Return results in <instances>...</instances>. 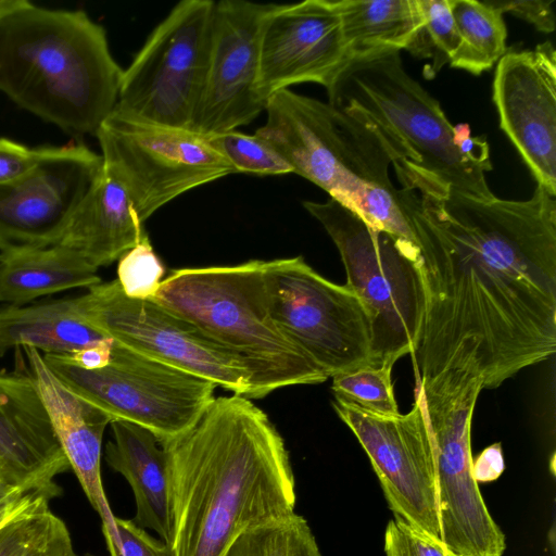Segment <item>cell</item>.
Wrapping results in <instances>:
<instances>
[{"label": "cell", "mask_w": 556, "mask_h": 556, "mask_svg": "<svg viewBox=\"0 0 556 556\" xmlns=\"http://www.w3.org/2000/svg\"><path fill=\"white\" fill-rule=\"evenodd\" d=\"M59 382L106 414L150 430L167 443L188 431L215 399L217 386L115 342L110 363L85 369L65 354H42Z\"/></svg>", "instance_id": "9"}, {"label": "cell", "mask_w": 556, "mask_h": 556, "mask_svg": "<svg viewBox=\"0 0 556 556\" xmlns=\"http://www.w3.org/2000/svg\"><path fill=\"white\" fill-rule=\"evenodd\" d=\"M24 350L29 374L37 384L70 468L101 517L103 534L112 556L119 549L121 542L101 478L102 440L112 420L102 410L68 392L47 367L38 350Z\"/></svg>", "instance_id": "19"}, {"label": "cell", "mask_w": 556, "mask_h": 556, "mask_svg": "<svg viewBox=\"0 0 556 556\" xmlns=\"http://www.w3.org/2000/svg\"><path fill=\"white\" fill-rule=\"evenodd\" d=\"M393 365L368 362L334 375L336 401L379 416L399 415L391 378Z\"/></svg>", "instance_id": "28"}, {"label": "cell", "mask_w": 556, "mask_h": 556, "mask_svg": "<svg viewBox=\"0 0 556 556\" xmlns=\"http://www.w3.org/2000/svg\"><path fill=\"white\" fill-rule=\"evenodd\" d=\"M75 304L89 324L116 343L247 396L248 375L232 358L154 300L127 296L117 279L88 288L75 296Z\"/></svg>", "instance_id": "13"}, {"label": "cell", "mask_w": 556, "mask_h": 556, "mask_svg": "<svg viewBox=\"0 0 556 556\" xmlns=\"http://www.w3.org/2000/svg\"><path fill=\"white\" fill-rule=\"evenodd\" d=\"M450 4L460 37L451 66L473 75L489 71L507 51L503 14L484 1L450 0Z\"/></svg>", "instance_id": "26"}, {"label": "cell", "mask_w": 556, "mask_h": 556, "mask_svg": "<svg viewBox=\"0 0 556 556\" xmlns=\"http://www.w3.org/2000/svg\"><path fill=\"white\" fill-rule=\"evenodd\" d=\"M146 235L125 189L102 165L56 244L78 252L99 269L118 261Z\"/></svg>", "instance_id": "22"}, {"label": "cell", "mask_w": 556, "mask_h": 556, "mask_svg": "<svg viewBox=\"0 0 556 556\" xmlns=\"http://www.w3.org/2000/svg\"><path fill=\"white\" fill-rule=\"evenodd\" d=\"M102 165L84 144L51 147L30 172L0 185V252L56 244Z\"/></svg>", "instance_id": "16"}, {"label": "cell", "mask_w": 556, "mask_h": 556, "mask_svg": "<svg viewBox=\"0 0 556 556\" xmlns=\"http://www.w3.org/2000/svg\"><path fill=\"white\" fill-rule=\"evenodd\" d=\"M224 556H323L307 520L293 514L249 530L237 538Z\"/></svg>", "instance_id": "27"}, {"label": "cell", "mask_w": 556, "mask_h": 556, "mask_svg": "<svg viewBox=\"0 0 556 556\" xmlns=\"http://www.w3.org/2000/svg\"><path fill=\"white\" fill-rule=\"evenodd\" d=\"M115 341L109 339L108 341L81 350L74 354H65L74 364L85 369H99L106 366L112 356V350Z\"/></svg>", "instance_id": "39"}, {"label": "cell", "mask_w": 556, "mask_h": 556, "mask_svg": "<svg viewBox=\"0 0 556 556\" xmlns=\"http://www.w3.org/2000/svg\"><path fill=\"white\" fill-rule=\"evenodd\" d=\"M162 445L173 556H224L242 533L294 514L289 452L250 399L215 397L188 431Z\"/></svg>", "instance_id": "2"}, {"label": "cell", "mask_w": 556, "mask_h": 556, "mask_svg": "<svg viewBox=\"0 0 556 556\" xmlns=\"http://www.w3.org/2000/svg\"><path fill=\"white\" fill-rule=\"evenodd\" d=\"M432 438L442 543L455 556H503L505 535L472 472L471 420L481 375L463 367L416 379Z\"/></svg>", "instance_id": "8"}, {"label": "cell", "mask_w": 556, "mask_h": 556, "mask_svg": "<svg viewBox=\"0 0 556 556\" xmlns=\"http://www.w3.org/2000/svg\"><path fill=\"white\" fill-rule=\"evenodd\" d=\"M270 315L328 377L371 362L370 321L357 295L302 256L264 261Z\"/></svg>", "instance_id": "11"}, {"label": "cell", "mask_w": 556, "mask_h": 556, "mask_svg": "<svg viewBox=\"0 0 556 556\" xmlns=\"http://www.w3.org/2000/svg\"><path fill=\"white\" fill-rule=\"evenodd\" d=\"M0 466L43 484L70 468L30 374L0 369Z\"/></svg>", "instance_id": "20"}, {"label": "cell", "mask_w": 556, "mask_h": 556, "mask_svg": "<svg viewBox=\"0 0 556 556\" xmlns=\"http://www.w3.org/2000/svg\"><path fill=\"white\" fill-rule=\"evenodd\" d=\"M349 64L337 1L270 4L260 45L258 91L266 102L301 83L329 90Z\"/></svg>", "instance_id": "17"}, {"label": "cell", "mask_w": 556, "mask_h": 556, "mask_svg": "<svg viewBox=\"0 0 556 556\" xmlns=\"http://www.w3.org/2000/svg\"><path fill=\"white\" fill-rule=\"evenodd\" d=\"M76 556V555H75ZM85 556H91V555H85Z\"/></svg>", "instance_id": "42"}, {"label": "cell", "mask_w": 556, "mask_h": 556, "mask_svg": "<svg viewBox=\"0 0 556 556\" xmlns=\"http://www.w3.org/2000/svg\"><path fill=\"white\" fill-rule=\"evenodd\" d=\"M269 7L247 0L215 1L205 81L190 130L206 136L238 129L264 112L260 45Z\"/></svg>", "instance_id": "15"}, {"label": "cell", "mask_w": 556, "mask_h": 556, "mask_svg": "<svg viewBox=\"0 0 556 556\" xmlns=\"http://www.w3.org/2000/svg\"><path fill=\"white\" fill-rule=\"evenodd\" d=\"M424 26L408 50L416 56L441 58L450 62L460 46V37L451 10L450 0H418Z\"/></svg>", "instance_id": "31"}, {"label": "cell", "mask_w": 556, "mask_h": 556, "mask_svg": "<svg viewBox=\"0 0 556 556\" xmlns=\"http://www.w3.org/2000/svg\"><path fill=\"white\" fill-rule=\"evenodd\" d=\"M255 135L296 174L315 184L370 227L417 245L400 189L389 177L399 157L364 119L329 102L282 89L265 105Z\"/></svg>", "instance_id": "4"}, {"label": "cell", "mask_w": 556, "mask_h": 556, "mask_svg": "<svg viewBox=\"0 0 556 556\" xmlns=\"http://www.w3.org/2000/svg\"><path fill=\"white\" fill-rule=\"evenodd\" d=\"M72 540L50 508L22 516L0 529V556H40Z\"/></svg>", "instance_id": "30"}, {"label": "cell", "mask_w": 556, "mask_h": 556, "mask_svg": "<svg viewBox=\"0 0 556 556\" xmlns=\"http://www.w3.org/2000/svg\"><path fill=\"white\" fill-rule=\"evenodd\" d=\"M383 551L386 556H455L442 542L397 518L387 525Z\"/></svg>", "instance_id": "34"}, {"label": "cell", "mask_w": 556, "mask_h": 556, "mask_svg": "<svg viewBox=\"0 0 556 556\" xmlns=\"http://www.w3.org/2000/svg\"><path fill=\"white\" fill-rule=\"evenodd\" d=\"M121 546L114 556H173L169 546L152 538L132 520L115 517Z\"/></svg>", "instance_id": "36"}, {"label": "cell", "mask_w": 556, "mask_h": 556, "mask_svg": "<svg viewBox=\"0 0 556 556\" xmlns=\"http://www.w3.org/2000/svg\"><path fill=\"white\" fill-rule=\"evenodd\" d=\"M329 103L374 126L399 160L393 167L429 176L482 201L495 198L490 159L470 157L453 142V125L439 101L405 70L400 52L351 63L327 90Z\"/></svg>", "instance_id": "6"}, {"label": "cell", "mask_w": 556, "mask_h": 556, "mask_svg": "<svg viewBox=\"0 0 556 556\" xmlns=\"http://www.w3.org/2000/svg\"><path fill=\"white\" fill-rule=\"evenodd\" d=\"M500 127L538 185L556 197V52L551 41L506 52L493 79Z\"/></svg>", "instance_id": "18"}, {"label": "cell", "mask_w": 556, "mask_h": 556, "mask_svg": "<svg viewBox=\"0 0 556 556\" xmlns=\"http://www.w3.org/2000/svg\"><path fill=\"white\" fill-rule=\"evenodd\" d=\"M215 1L182 0L124 70L116 111L190 129L203 90Z\"/></svg>", "instance_id": "12"}, {"label": "cell", "mask_w": 556, "mask_h": 556, "mask_svg": "<svg viewBox=\"0 0 556 556\" xmlns=\"http://www.w3.org/2000/svg\"><path fill=\"white\" fill-rule=\"evenodd\" d=\"M78 252L54 244L0 252V302L22 306L48 294L101 282Z\"/></svg>", "instance_id": "24"}, {"label": "cell", "mask_w": 556, "mask_h": 556, "mask_svg": "<svg viewBox=\"0 0 556 556\" xmlns=\"http://www.w3.org/2000/svg\"><path fill=\"white\" fill-rule=\"evenodd\" d=\"M51 147L29 148L0 138V185L10 182L36 167L50 152Z\"/></svg>", "instance_id": "35"}, {"label": "cell", "mask_w": 556, "mask_h": 556, "mask_svg": "<svg viewBox=\"0 0 556 556\" xmlns=\"http://www.w3.org/2000/svg\"><path fill=\"white\" fill-rule=\"evenodd\" d=\"M123 72L105 29L84 11L31 3L0 21V91L73 136L96 135Z\"/></svg>", "instance_id": "3"}, {"label": "cell", "mask_w": 556, "mask_h": 556, "mask_svg": "<svg viewBox=\"0 0 556 556\" xmlns=\"http://www.w3.org/2000/svg\"><path fill=\"white\" fill-rule=\"evenodd\" d=\"M504 470L501 444L486 447L477 459H472V472L477 482L496 479Z\"/></svg>", "instance_id": "38"}, {"label": "cell", "mask_w": 556, "mask_h": 556, "mask_svg": "<svg viewBox=\"0 0 556 556\" xmlns=\"http://www.w3.org/2000/svg\"><path fill=\"white\" fill-rule=\"evenodd\" d=\"M336 244L348 286L359 299L370 321L371 362L395 363L419 342L426 292L416 244L370 227L329 198L304 201Z\"/></svg>", "instance_id": "7"}, {"label": "cell", "mask_w": 556, "mask_h": 556, "mask_svg": "<svg viewBox=\"0 0 556 556\" xmlns=\"http://www.w3.org/2000/svg\"><path fill=\"white\" fill-rule=\"evenodd\" d=\"M332 406L368 455L394 518L442 542L435 455L419 391L412 409L395 416Z\"/></svg>", "instance_id": "14"}, {"label": "cell", "mask_w": 556, "mask_h": 556, "mask_svg": "<svg viewBox=\"0 0 556 556\" xmlns=\"http://www.w3.org/2000/svg\"><path fill=\"white\" fill-rule=\"evenodd\" d=\"M426 292L410 354L424 382L463 367L495 389L556 350V197L482 201L395 170Z\"/></svg>", "instance_id": "1"}, {"label": "cell", "mask_w": 556, "mask_h": 556, "mask_svg": "<svg viewBox=\"0 0 556 556\" xmlns=\"http://www.w3.org/2000/svg\"><path fill=\"white\" fill-rule=\"evenodd\" d=\"M165 268L148 235L118 258L117 280L129 298L151 299L157 291Z\"/></svg>", "instance_id": "32"}, {"label": "cell", "mask_w": 556, "mask_h": 556, "mask_svg": "<svg viewBox=\"0 0 556 556\" xmlns=\"http://www.w3.org/2000/svg\"><path fill=\"white\" fill-rule=\"evenodd\" d=\"M235 173L258 176L292 174L285 159L265 140L237 129L204 136Z\"/></svg>", "instance_id": "29"}, {"label": "cell", "mask_w": 556, "mask_h": 556, "mask_svg": "<svg viewBox=\"0 0 556 556\" xmlns=\"http://www.w3.org/2000/svg\"><path fill=\"white\" fill-rule=\"evenodd\" d=\"M337 2L350 64L402 49L408 50L424 26L418 0Z\"/></svg>", "instance_id": "25"}, {"label": "cell", "mask_w": 556, "mask_h": 556, "mask_svg": "<svg viewBox=\"0 0 556 556\" xmlns=\"http://www.w3.org/2000/svg\"><path fill=\"white\" fill-rule=\"evenodd\" d=\"M109 339L81 316L75 298L0 308V356L14 348L74 354Z\"/></svg>", "instance_id": "23"}, {"label": "cell", "mask_w": 556, "mask_h": 556, "mask_svg": "<svg viewBox=\"0 0 556 556\" xmlns=\"http://www.w3.org/2000/svg\"><path fill=\"white\" fill-rule=\"evenodd\" d=\"M59 493L58 484L24 481L0 466V529L22 516L49 509Z\"/></svg>", "instance_id": "33"}, {"label": "cell", "mask_w": 556, "mask_h": 556, "mask_svg": "<svg viewBox=\"0 0 556 556\" xmlns=\"http://www.w3.org/2000/svg\"><path fill=\"white\" fill-rule=\"evenodd\" d=\"M151 299L194 327L245 371L247 399L328 379L274 321L264 261L174 269Z\"/></svg>", "instance_id": "5"}, {"label": "cell", "mask_w": 556, "mask_h": 556, "mask_svg": "<svg viewBox=\"0 0 556 556\" xmlns=\"http://www.w3.org/2000/svg\"><path fill=\"white\" fill-rule=\"evenodd\" d=\"M112 440L105 445L106 464L129 483L135 501L132 522L153 530L168 546L172 540L168 457L148 429L124 420L110 422Z\"/></svg>", "instance_id": "21"}, {"label": "cell", "mask_w": 556, "mask_h": 556, "mask_svg": "<svg viewBox=\"0 0 556 556\" xmlns=\"http://www.w3.org/2000/svg\"><path fill=\"white\" fill-rule=\"evenodd\" d=\"M40 556H75L72 540L65 541Z\"/></svg>", "instance_id": "41"}, {"label": "cell", "mask_w": 556, "mask_h": 556, "mask_svg": "<svg viewBox=\"0 0 556 556\" xmlns=\"http://www.w3.org/2000/svg\"><path fill=\"white\" fill-rule=\"evenodd\" d=\"M30 4L27 0H0V21Z\"/></svg>", "instance_id": "40"}, {"label": "cell", "mask_w": 556, "mask_h": 556, "mask_svg": "<svg viewBox=\"0 0 556 556\" xmlns=\"http://www.w3.org/2000/svg\"><path fill=\"white\" fill-rule=\"evenodd\" d=\"M104 169L144 223L185 192L235 174L204 136L114 110L94 135Z\"/></svg>", "instance_id": "10"}, {"label": "cell", "mask_w": 556, "mask_h": 556, "mask_svg": "<svg viewBox=\"0 0 556 556\" xmlns=\"http://www.w3.org/2000/svg\"><path fill=\"white\" fill-rule=\"evenodd\" d=\"M485 3L503 13L532 24L538 30L552 33L555 30V12L553 0H484Z\"/></svg>", "instance_id": "37"}]
</instances>
